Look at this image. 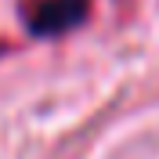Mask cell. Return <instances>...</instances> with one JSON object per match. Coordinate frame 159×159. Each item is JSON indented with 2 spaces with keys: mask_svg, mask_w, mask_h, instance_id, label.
<instances>
[{
  "mask_svg": "<svg viewBox=\"0 0 159 159\" xmlns=\"http://www.w3.org/2000/svg\"><path fill=\"white\" fill-rule=\"evenodd\" d=\"M7 51H11V43H7V40H0V58H4Z\"/></svg>",
  "mask_w": 159,
  "mask_h": 159,
  "instance_id": "obj_2",
  "label": "cell"
},
{
  "mask_svg": "<svg viewBox=\"0 0 159 159\" xmlns=\"http://www.w3.org/2000/svg\"><path fill=\"white\" fill-rule=\"evenodd\" d=\"M18 15L33 36L54 40L87 22L90 0H18Z\"/></svg>",
  "mask_w": 159,
  "mask_h": 159,
  "instance_id": "obj_1",
  "label": "cell"
}]
</instances>
